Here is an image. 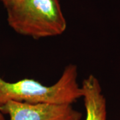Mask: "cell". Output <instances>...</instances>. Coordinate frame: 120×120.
<instances>
[{
  "mask_svg": "<svg viewBox=\"0 0 120 120\" xmlns=\"http://www.w3.org/2000/svg\"><path fill=\"white\" fill-rule=\"evenodd\" d=\"M78 69L68 65L56 83L46 86L33 79L9 82L0 77V106L10 101L29 103L71 104L82 98Z\"/></svg>",
  "mask_w": 120,
  "mask_h": 120,
  "instance_id": "cell-1",
  "label": "cell"
},
{
  "mask_svg": "<svg viewBox=\"0 0 120 120\" xmlns=\"http://www.w3.org/2000/svg\"><path fill=\"white\" fill-rule=\"evenodd\" d=\"M5 9L8 25L18 34L45 38L60 35L67 28L59 0H20Z\"/></svg>",
  "mask_w": 120,
  "mask_h": 120,
  "instance_id": "cell-2",
  "label": "cell"
},
{
  "mask_svg": "<svg viewBox=\"0 0 120 120\" xmlns=\"http://www.w3.org/2000/svg\"><path fill=\"white\" fill-rule=\"evenodd\" d=\"M9 120H81L82 114L71 104L29 103L10 101L0 106Z\"/></svg>",
  "mask_w": 120,
  "mask_h": 120,
  "instance_id": "cell-3",
  "label": "cell"
},
{
  "mask_svg": "<svg viewBox=\"0 0 120 120\" xmlns=\"http://www.w3.org/2000/svg\"><path fill=\"white\" fill-rule=\"evenodd\" d=\"M81 87L86 108L85 120H107L106 100L98 79L90 75Z\"/></svg>",
  "mask_w": 120,
  "mask_h": 120,
  "instance_id": "cell-4",
  "label": "cell"
},
{
  "mask_svg": "<svg viewBox=\"0 0 120 120\" xmlns=\"http://www.w3.org/2000/svg\"><path fill=\"white\" fill-rule=\"evenodd\" d=\"M17 0H0V1L3 4L5 8L13 4Z\"/></svg>",
  "mask_w": 120,
  "mask_h": 120,
  "instance_id": "cell-5",
  "label": "cell"
},
{
  "mask_svg": "<svg viewBox=\"0 0 120 120\" xmlns=\"http://www.w3.org/2000/svg\"><path fill=\"white\" fill-rule=\"evenodd\" d=\"M0 120H5L4 117V114L2 113V112L0 111Z\"/></svg>",
  "mask_w": 120,
  "mask_h": 120,
  "instance_id": "cell-6",
  "label": "cell"
},
{
  "mask_svg": "<svg viewBox=\"0 0 120 120\" xmlns=\"http://www.w3.org/2000/svg\"><path fill=\"white\" fill-rule=\"evenodd\" d=\"M20 1V0H17V1H15V3H14L13 4H16L17 2H18V1ZM13 4H12V5H13Z\"/></svg>",
  "mask_w": 120,
  "mask_h": 120,
  "instance_id": "cell-7",
  "label": "cell"
}]
</instances>
